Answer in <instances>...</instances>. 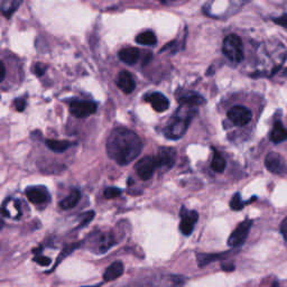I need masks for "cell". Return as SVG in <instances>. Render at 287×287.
<instances>
[{
	"instance_id": "obj_5",
	"label": "cell",
	"mask_w": 287,
	"mask_h": 287,
	"mask_svg": "<svg viewBox=\"0 0 287 287\" xmlns=\"http://www.w3.org/2000/svg\"><path fill=\"white\" fill-rule=\"evenodd\" d=\"M251 224H253V221L251 220L242 221V222L232 231L231 236L228 238V245L230 247L241 246L247 239L248 234H249V230L251 228Z\"/></svg>"
},
{
	"instance_id": "obj_18",
	"label": "cell",
	"mask_w": 287,
	"mask_h": 287,
	"mask_svg": "<svg viewBox=\"0 0 287 287\" xmlns=\"http://www.w3.org/2000/svg\"><path fill=\"white\" fill-rule=\"evenodd\" d=\"M23 0H1L0 1V11L3 16L10 17L19 7H21Z\"/></svg>"
},
{
	"instance_id": "obj_26",
	"label": "cell",
	"mask_w": 287,
	"mask_h": 287,
	"mask_svg": "<svg viewBox=\"0 0 287 287\" xmlns=\"http://www.w3.org/2000/svg\"><path fill=\"white\" fill-rule=\"evenodd\" d=\"M255 199H256V196H253V199H251L250 201H248V202H247V201H242L241 195H240L239 193H236V194L234 195V197L231 199L230 207H231L232 210H235V211L241 210V209H243V207H245L247 203L251 202V201L255 200Z\"/></svg>"
},
{
	"instance_id": "obj_30",
	"label": "cell",
	"mask_w": 287,
	"mask_h": 287,
	"mask_svg": "<svg viewBox=\"0 0 287 287\" xmlns=\"http://www.w3.org/2000/svg\"><path fill=\"white\" fill-rule=\"evenodd\" d=\"M46 71V67L44 64H42V63H36L35 64V67H34V73L36 75H42V74H44V72Z\"/></svg>"
},
{
	"instance_id": "obj_35",
	"label": "cell",
	"mask_w": 287,
	"mask_h": 287,
	"mask_svg": "<svg viewBox=\"0 0 287 287\" xmlns=\"http://www.w3.org/2000/svg\"><path fill=\"white\" fill-rule=\"evenodd\" d=\"M3 224H5V223H3V221L0 219V230H1V229L3 228Z\"/></svg>"
},
{
	"instance_id": "obj_6",
	"label": "cell",
	"mask_w": 287,
	"mask_h": 287,
	"mask_svg": "<svg viewBox=\"0 0 287 287\" xmlns=\"http://www.w3.org/2000/svg\"><path fill=\"white\" fill-rule=\"evenodd\" d=\"M155 168H156V164H155V160L152 156L143 157L135 165L136 173L143 181L149 180L153 176Z\"/></svg>"
},
{
	"instance_id": "obj_2",
	"label": "cell",
	"mask_w": 287,
	"mask_h": 287,
	"mask_svg": "<svg viewBox=\"0 0 287 287\" xmlns=\"http://www.w3.org/2000/svg\"><path fill=\"white\" fill-rule=\"evenodd\" d=\"M193 107L188 106V104H181L180 108L174 117L170 120L168 126L166 127L165 136L172 141L180 139L183 137L184 134L188 130L190 122L192 120V109Z\"/></svg>"
},
{
	"instance_id": "obj_33",
	"label": "cell",
	"mask_w": 287,
	"mask_h": 287,
	"mask_svg": "<svg viewBox=\"0 0 287 287\" xmlns=\"http://www.w3.org/2000/svg\"><path fill=\"white\" fill-rule=\"evenodd\" d=\"M5 76H6V68L2 62H0V82H2L3 79H5Z\"/></svg>"
},
{
	"instance_id": "obj_21",
	"label": "cell",
	"mask_w": 287,
	"mask_h": 287,
	"mask_svg": "<svg viewBox=\"0 0 287 287\" xmlns=\"http://www.w3.org/2000/svg\"><path fill=\"white\" fill-rule=\"evenodd\" d=\"M45 143H46V146H48L49 149L56 153H63L72 146V144L70 142L56 141V139H48Z\"/></svg>"
},
{
	"instance_id": "obj_11",
	"label": "cell",
	"mask_w": 287,
	"mask_h": 287,
	"mask_svg": "<svg viewBox=\"0 0 287 287\" xmlns=\"http://www.w3.org/2000/svg\"><path fill=\"white\" fill-rule=\"evenodd\" d=\"M25 194L34 204H45L49 201V193L44 186H32L26 190Z\"/></svg>"
},
{
	"instance_id": "obj_22",
	"label": "cell",
	"mask_w": 287,
	"mask_h": 287,
	"mask_svg": "<svg viewBox=\"0 0 287 287\" xmlns=\"http://www.w3.org/2000/svg\"><path fill=\"white\" fill-rule=\"evenodd\" d=\"M136 42L141 45L153 46L157 43V38H156V35H155L152 30H146V32L137 35V37H136Z\"/></svg>"
},
{
	"instance_id": "obj_15",
	"label": "cell",
	"mask_w": 287,
	"mask_h": 287,
	"mask_svg": "<svg viewBox=\"0 0 287 287\" xmlns=\"http://www.w3.org/2000/svg\"><path fill=\"white\" fill-rule=\"evenodd\" d=\"M139 56H141V52L136 48H127L119 52V59L128 65H134L137 63Z\"/></svg>"
},
{
	"instance_id": "obj_17",
	"label": "cell",
	"mask_w": 287,
	"mask_h": 287,
	"mask_svg": "<svg viewBox=\"0 0 287 287\" xmlns=\"http://www.w3.org/2000/svg\"><path fill=\"white\" fill-rule=\"evenodd\" d=\"M270 141L274 144H281L287 139V129L281 121L274 123L273 129L270 131Z\"/></svg>"
},
{
	"instance_id": "obj_25",
	"label": "cell",
	"mask_w": 287,
	"mask_h": 287,
	"mask_svg": "<svg viewBox=\"0 0 287 287\" xmlns=\"http://www.w3.org/2000/svg\"><path fill=\"white\" fill-rule=\"evenodd\" d=\"M227 163L224 161V158L221 156V155L218 152H215V155H213L212 158V163H211V167L216 173H222L224 168H226Z\"/></svg>"
},
{
	"instance_id": "obj_31",
	"label": "cell",
	"mask_w": 287,
	"mask_h": 287,
	"mask_svg": "<svg viewBox=\"0 0 287 287\" xmlns=\"http://www.w3.org/2000/svg\"><path fill=\"white\" fill-rule=\"evenodd\" d=\"M15 107H16V109L18 111H23L26 107V101L24 99H16V101H15Z\"/></svg>"
},
{
	"instance_id": "obj_1",
	"label": "cell",
	"mask_w": 287,
	"mask_h": 287,
	"mask_svg": "<svg viewBox=\"0 0 287 287\" xmlns=\"http://www.w3.org/2000/svg\"><path fill=\"white\" fill-rule=\"evenodd\" d=\"M143 144L138 135L123 127L115 128L107 141V154L119 165H127L138 157Z\"/></svg>"
},
{
	"instance_id": "obj_8",
	"label": "cell",
	"mask_w": 287,
	"mask_h": 287,
	"mask_svg": "<svg viewBox=\"0 0 287 287\" xmlns=\"http://www.w3.org/2000/svg\"><path fill=\"white\" fill-rule=\"evenodd\" d=\"M71 112L76 118H87L89 116L96 114V103L92 101H73L71 103Z\"/></svg>"
},
{
	"instance_id": "obj_9",
	"label": "cell",
	"mask_w": 287,
	"mask_h": 287,
	"mask_svg": "<svg viewBox=\"0 0 287 287\" xmlns=\"http://www.w3.org/2000/svg\"><path fill=\"white\" fill-rule=\"evenodd\" d=\"M182 219L180 223L181 232L184 236H190L192 234V231L194 230L195 223L197 219H199V215L196 211H189L185 208L182 209Z\"/></svg>"
},
{
	"instance_id": "obj_14",
	"label": "cell",
	"mask_w": 287,
	"mask_h": 287,
	"mask_svg": "<svg viewBox=\"0 0 287 287\" xmlns=\"http://www.w3.org/2000/svg\"><path fill=\"white\" fill-rule=\"evenodd\" d=\"M1 212L6 216H9V218L18 219L21 218L22 215V208L19 201L14 200V199H7L5 203L2 204Z\"/></svg>"
},
{
	"instance_id": "obj_19",
	"label": "cell",
	"mask_w": 287,
	"mask_h": 287,
	"mask_svg": "<svg viewBox=\"0 0 287 287\" xmlns=\"http://www.w3.org/2000/svg\"><path fill=\"white\" fill-rule=\"evenodd\" d=\"M80 197L81 193L79 190H73L63 201H61L60 208L62 210H70V209H73L77 203H79Z\"/></svg>"
},
{
	"instance_id": "obj_24",
	"label": "cell",
	"mask_w": 287,
	"mask_h": 287,
	"mask_svg": "<svg viewBox=\"0 0 287 287\" xmlns=\"http://www.w3.org/2000/svg\"><path fill=\"white\" fill-rule=\"evenodd\" d=\"M226 254L219 255V254H199L197 255V263H199L200 267L207 266L208 263H210L212 262L218 261V259L222 258L223 256Z\"/></svg>"
},
{
	"instance_id": "obj_16",
	"label": "cell",
	"mask_w": 287,
	"mask_h": 287,
	"mask_svg": "<svg viewBox=\"0 0 287 287\" xmlns=\"http://www.w3.org/2000/svg\"><path fill=\"white\" fill-rule=\"evenodd\" d=\"M123 274V263L121 262H116L108 267L103 274L104 282H111L119 278Z\"/></svg>"
},
{
	"instance_id": "obj_20",
	"label": "cell",
	"mask_w": 287,
	"mask_h": 287,
	"mask_svg": "<svg viewBox=\"0 0 287 287\" xmlns=\"http://www.w3.org/2000/svg\"><path fill=\"white\" fill-rule=\"evenodd\" d=\"M116 243L114 236L111 234H102L98 238V249L100 253H106Z\"/></svg>"
},
{
	"instance_id": "obj_29",
	"label": "cell",
	"mask_w": 287,
	"mask_h": 287,
	"mask_svg": "<svg viewBox=\"0 0 287 287\" xmlns=\"http://www.w3.org/2000/svg\"><path fill=\"white\" fill-rule=\"evenodd\" d=\"M34 261L42 266H48L52 262L51 259H49L48 257H45V256H37V257L34 258Z\"/></svg>"
},
{
	"instance_id": "obj_23",
	"label": "cell",
	"mask_w": 287,
	"mask_h": 287,
	"mask_svg": "<svg viewBox=\"0 0 287 287\" xmlns=\"http://www.w3.org/2000/svg\"><path fill=\"white\" fill-rule=\"evenodd\" d=\"M180 103L181 104H188V106H191V107H196V106H200V104L204 103V98L202 96L196 95V93H192V95H190V96H183V98L180 100Z\"/></svg>"
},
{
	"instance_id": "obj_28",
	"label": "cell",
	"mask_w": 287,
	"mask_h": 287,
	"mask_svg": "<svg viewBox=\"0 0 287 287\" xmlns=\"http://www.w3.org/2000/svg\"><path fill=\"white\" fill-rule=\"evenodd\" d=\"M273 21H274V23H275V24H276V25L282 26L283 28L287 29V15H286V14H283V15H281V16H279V17L274 18Z\"/></svg>"
},
{
	"instance_id": "obj_12",
	"label": "cell",
	"mask_w": 287,
	"mask_h": 287,
	"mask_svg": "<svg viewBox=\"0 0 287 287\" xmlns=\"http://www.w3.org/2000/svg\"><path fill=\"white\" fill-rule=\"evenodd\" d=\"M117 85L118 88L126 95L133 92L136 88V82L133 75L128 71H121L117 77Z\"/></svg>"
},
{
	"instance_id": "obj_3",
	"label": "cell",
	"mask_w": 287,
	"mask_h": 287,
	"mask_svg": "<svg viewBox=\"0 0 287 287\" xmlns=\"http://www.w3.org/2000/svg\"><path fill=\"white\" fill-rule=\"evenodd\" d=\"M222 52L227 59L235 62V63H240L245 56L241 38L235 34L229 35L223 41Z\"/></svg>"
},
{
	"instance_id": "obj_7",
	"label": "cell",
	"mask_w": 287,
	"mask_h": 287,
	"mask_svg": "<svg viewBox=\"0 0 287 287\" xmlns=\"http://www.w3.org/2000/svg\"><path fill=\"white\" fill-rule=\"evenodd\" d=\"M176 158V152L173 148L169 147H162L158 150L156 157L154 158L155 164L158 168H166L168 169L172 167L175 163Z\"/></svg>"
},
{
	"instance_id": "obj_32",
	"label": "cell",
	"mask_w": 287,
	"mask_h": 287,
	"mask_svg": "<svg viewBox=\"0 0 287 287\" xmlns=\"http://www.w3.org/2000/svg\"><path fill=\"white\" fill-rule=\"evenodd\" d=\"M281 232L284 238L287 240V216L283 220V222L281 224Z\"/></svg>"
},
{
	"instance_id": "obj_4",
	"label": "cell",
	"mask_w": 287,
	"mask_h": 287,
	"mask_svg": "<svg viewBox=\"0 0 287 287\" xmlns=\"http://www.w3.org/2000/svg\"><path fill=\"white\" fill-rule=\"evenodd\" d=\"M253 114L245 106H235L228 111V119L236 126L242 127L251 121Z\"/></svg>"
},
{
	"instance_id": "obj_13",
	"label": "cell",
	"mask_w": 287,
	"mask_h": 287,
	"mask_svg": "<svg viewBox=\"0 0 287 287\" xmlns=\"http://www.w3.org/2000/svg\"><path fill=\"white\" fill-rule=\"evenodd\" d=\"M147 101L152 104L153 109L157 112H164L168 109L169 101L166 96L160 92H155L148 96Z\"/></svg>"
},
{
	"instance_id": "obj_34",
	"label": "cell",
	"mask_w": 287,
	"mask_h": 287,
	"mask_svg": "<svg viewBox=\"0 0 287 287\" xmlns=\"http://www.w3.org/2000/svg\"><path fill=\"white\" fill-rule=\"evenodd\" d=\"M178 1V0H162L163 3H165V5H170V3H174Z\"/></svg>"
},
{
	"instance_id": "obj_27",
	"label": "cell",
	"mask_w": 287,
	"mask_h": 287,
	"mask_svg": "<svg viewBox=\"0 0 287 287\" xmlns=\"http://www.w3.org/2000/svg\"><path fill=\"white\" fill-rule=\"evenodd\" d=\"M120 194H121V190L118 188H108L104 191L106 199H115V197H118Z\"/></svg>"
},
{
	"instance_id": "obj_10",
	"label": "cell",
	"mask_w": 287,
	"mask_h": 287,
	"mask_svg": "<svg viewBox=\"0 0 287 287\" xmlns=\"http://www.w3.org/2000/svg\"><path fill=\"white\" fill-rule=\"evenodd\" d=\"M265 165L270 173L283 174L286 172V164L284 158L276 152H270L267 154Z\"/></svg>"
}]
</instances>
